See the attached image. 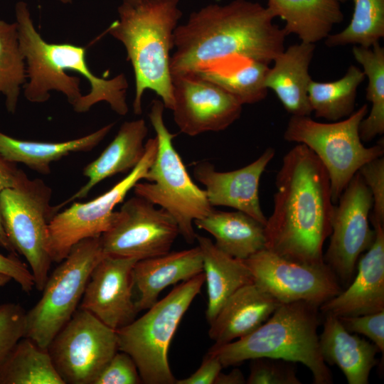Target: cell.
<instances>
[{
	"mask_svg": "<svg viewBox=\"0 0 384 384\" xmlns=\"http://www.w3.org/2000/svg\"><path fill=\"white\" fill-rule=\"evenodd\" d=\"M174 119L190 137L227 129L242 112V105L225 90L195 73L171 75Z\"/></svg>",
	"mask_w": 384,
	"mask_h": 384,
	"instance_id": "obj_16",
	"label": "cell"
},
{
	"mask_svg": "<svg viewBox=\"0 0 384 384\" xmlns=\"http://www.w3.org/2000/svg\"><path fill=\"white\" fill-rule=\"evenodd\" d=\"M12 279L9 276L5 274L0 273V288L6 285Z\"/></svg>",
	"mask_w": 384,
	"mask_h": 384,
	"instance_id": "obj_44",
	"label": "cell"
},
{
	"mask_svg": "<svg viewBox=\"0 0 384 384\" xmlns=\"http://www.w3.org/2000/svg\"><path fill=\"white\" fill-rule=\"evenodd\" d=\"M0 273L9 276L25 292H30L35 287L33 274L26 264L16 255H5L0 252Z\"/></svg>",
	"mask_w": 384,
	"mask_h": 384,
	"instance_id": "obj_40",
	"label": "cell"
},
{
	"mask_svg": "<svg viewBox=\"0 0 384 384\" xmlns=\"http://www.w3.org/2000/svg\"><path fill=\"white\" fill-rule=\"evenodd\" d=\"M325 315L319 336L324 361L338 366L348 384H368L370 373L378 363L375 356L380 350L373 343L348 332L338 316Z\"/></svg>",
	"mask_w": 384,
	"mask_h": 384,
	"instance_id": "obj_24",
	"label": "cell"
},
{
	"mask_svg": "<svg viewBox=\"0 0 384 384\" xmlns=\"http://www.w3.org/2000/svg\"><path fill=\"white\" fill-rule=\"evenodd\" d=\"M363 71L351 65L340 79L331 82L311 80L308 98L315 116L330 122L345 119L354 112L357 90L365 79Z\"/></svg>",
	"mask_w": 384,
	"mask_h": 384,
	"instance_id": "obj_31",
	"label": "cell"
},
{
	"mask_svg": "<svg viewBox=\"0 0 384 384\" xmlns=\"http://www.w3.org/2000/svg\"><path fill=\"white\" fill-rule=\"evenodd\" d=\"M139 0H122V3H126V4H134V3H136L137 1H139Z\"/></svg>",
	"mask_w": 384,
	"mask_h": 384,
	"instance_id": "obj_45",
	"label": "cell"
},
{
	"mask_svg": "<svg viewBox=\"0 0 384 384\" xmlns=\"http://www.w3.org/2000/svg\"><path fill=\"white\" fill-rule=\"evenodd\" d=\"M58 1L61 2L64 4H71L73 0H58Z\"/></svg>",
	"mask_w": 384,
	"mask_h": 384,
	"instance_id": "obj_46",
	"label": "cell"
},
{
	"mask_svg": "<svg viewBox=\"0 0 384 384\" xmlns=\"http://www.w3.org/2000/svg\"><path fill=\"white\" fill-rule=\"evenodd\" d=\"M373 197L370 222L384 225V158L380 156L363 165L358 171Z\"/></svg>",
	"mask_w": 384,
	"mask_h": 384,
	"instance_id": "obj_37",
	"label": "cell"
},
{
	"mask_svg": "<svg viewBox=\"0 0 384 384\" xmlns=\"http://www.w3.org/2000/svg\"><path fill=\"white\" fill-rule=\"evenodd\" d=\"M204 282L203 272L181 282L140 318L116 331L118 350L132 358L142 383H176L168 361L170 343Z\"/></svg>",
	"mask_w": 384,
	"mask_h": 384,
	"instance_id": "obj_7",
	"label": "cell"
},
{
	"mask_svg": "<svg viewBox=\"0 0 384 384\" xmlns=\"http://www.w3.org/2000/svg\"><path fill=\"white\" fill-rule=\"evenodd\" d=\"M147 134L144 119L124 122L101 154L84 168L83 175L87 178L86 183L66 201L58 204L60 209L72 201L85 198L104 179L119 173L130 172L145 153L144 139Z\"/></svg>",
	"mask_w": 384,
	"mask_h": 384,
	"instance_id": "obj_23",
	"label": "cell"
},
{
	"mask_svg": "<svg viewBox=\"0 0 384 384\" xmlns=\"http://www.w3.org/2000/svg\"><path fill=\"white\" fill-rule=\"evenodd\" d=\"M248 384H301L294 362L274 358L252 359Z\"/></svg>",
	"mask_w": 384,
	"mask_h": 384,
	"instance_id": "obj_35",
	"label": "cell"
},
{
	"mask_svg": "<svg viewBox=\"0 0 384 384\" xmlns=\"http://www.w3.org/2000/svg\"><path fill=\"white\" fill-rule=\"evenodd\" d=\"M26 311L16 303L0 305V363L16 342L24 337Z\"/></svg>",
	"mask_w": 384,
	"mask_h": 384,
	"instance_id": "obj_36",
	"label": "cell"
},
{
	"mask_svg": "<svg viewBox=\"0 0 384 384\" xmlns=\"http://www.w3.org/2000/svg\"><path fill=\"white\" fill-rule=\"evenodd\" d=\"M368 113L365 104L348 117L330 123L292 116L284 132L286 141L306 146L321 161L329 178L334 204L363 165L383 156V140L366 147L361 139L360 124Z\"/></svg>",
	"mask_w": 384,
	"mask_h": 384,
	"instance_id": "obj_8",
	"label": "cell"
},
{
	"mask_svg": "<svg viewBox=\"0 0 384 384\" xmlns=\"http://www.w3.org/2000/svg\"><path fill=\"white\" fill-rule=\"evenodd\" d=\"M223 366L218 358L208 352L200 367L193 374L186 378L176 380L175 384H214Z\"/></svg>",
	"mask_w": 384,
	"mask_h": 384,
	"instance_id": "obj_42",
	"label": "cell"
},
{
	"mask_svg": "<svg viewBox=\"0 0 384 384\" xmlns=\"http://www.w3.org/2000/svg\"><path fill=\"white\" fill-rule=\"evenodd\" d=\"M179 0H139L122 3L119 19L107 32L119 41L127 51L135 78L133 110L142 112V99L146 90L154 91L165 108L174 106L171 51L174 48V31L182 16Z\"/></svg>",
	"mask_w": 384,
	"mask_h": 384,
	"instance_id": "obj_4",
	"label": "cell"
},
{
	"mask_svg": "<svg viewBox=\"0 0 384 384\" xmlns=\"http://www.w3.org/2000/svg\"><path fill=\"white\" fill-rule=\"evenodd\" d=\"M274 18L267 7L247 0L209 4L191 13L174 31L171 75L197 73L230 55L268 65L284 49L287 36Z\"/></svg>",
	"mask_w": 384,
	"mask_h": 384,
	"instance_id": "obj_2",
	"label": "cell"
},
{
	"mask_svg": "<svg viewBox=\"0 0 384 384\" xmlns=\"http://www.w3.org/2000/svg\"><path fill=\"white\" fill-rule=\"evenodd\" d=\"M15 15L26 66L23 94L29 102H45L51 91H57L78 113L86 112L100 102H107L119 115L128 112V83L123 73L112 79L100 78L87 65L85 47L46 41L36 31L26 2L16 3Z\"/></svg>",
	"mask_w": 384,
	"mask_h": 384,
	"instance_id": "obj_3",
	"label": "cell"
},
{
	"mask_svg": "<svg viewBox=\"0 0 384 384\" xmlns=\"http://www.w3.org/2000/svg\"><path fill=\"white\" fill-rule=\"evenodd\" d=\"M100 237L81 240L48 276L38 302L26 312L24 337L46 348L81 302L90 274L104 257Z\"/></svg>",
	"mask_w": 384,
	"mask_h": 384,
	"instance_id": "obj_10",
	"label": "cell"
},
{
	"mask_svg": "<svg viewBox=\"0 0 384 384\" xmlns=\"http://www.w3.org/2000/svg\"><path fill=\"white\" fill-rule=\"evenodd\" d=\"M142 379L132 358L117 351L95 380L93 384H139Z\"/></svg>",
	"mask_w": 384,
	"mask_h": 384,
	"instance_id": "obj_38",
	"label": "cell"
},
{
	"mask_svg": "<svg viewBox=\"0 0 384 384\" xmlns=\"http://www.w3.org/2000/svg\"><path fill=\"white\" fill-rule=\"evenodd\" d=\"M372 208L371 193L358 171L334 204L330 242L324 254V262L345 285L351 282L359 257L375 240L370 228Z\"/></svg>",
	"mask_w": 384,
	"mask_h": 384,
	"instance_id": "obj_14",
	"label": "cell"
},
{
	"mask_svg": "<svg viewBox=\"0 0 384 384\" xmlns=\"http://www.w3.org/2000/svg\"><path fill=\"white\" fill-rule=\"evenodd\" d=\"M157 147L156 138L149 139L140 162L111 189L87 203H73L55 214L48 226L53 262H60L75 245L87 238H99L110 229L115 206L123 201L137 183L144 180L154 160Z\"/></svg>",
	"mask_w": 384,
	"mask_h": 384,
	"instance_id": "obj_11",
	"label": "cell"
},
{
	"mask_svg": "<svg viewBox=\"0 0 384 384\" xmlns=\"http://www.w3.org/2000/svg\"><path fill=\"white\" fill-rule=\"evenodd\" d=\"M314 49V44L304 42L289 46L273 60L274 65L266 75V88L275 93L292 116H310L312 112L308 88Z\"/></svg>",
	"mask_w": 384,
	"mask_h": 384,
	"instance_id": "obj_22",
	"label": "cell"
},
{
	"mask_svg": "<svg viewBox=\"0 0 384 384\" xmlns=\"http://www.w3.org/2000/svg\"><path fill=\"white\" fill-rule=\"evenodd\" d=\"M194 224L209 233L215 245L235 258L245 260L265 249V225L242 211L213 208Z\"/></svg>",
	"mask_w": 384,
	"mask_h": 384,
	"instance_id": "obj_28",
	"label": "cell"
},
{
	"mask_svg": "<svg viewBox=\"0 0 384 384\" xmlns=\"http://www.w3.org/2000/svg\"><path fill=\"white\" fill-rule=\"evenodd\" d=\"M246 380L242 373L238 368L233 369L229 373H220L214 384H244Z\"/></svg>",
	"mask_w": 384,
	"mask_h": 384,
	"instance_id": "obj_43",
	"label": "cell"
},
{
	"mask_svg": "<svg viewBox=\"0 0 384 384\" xmlns=\"http://www.w3.org/2000/svg\"><path fill=\"white\" fill-rule=\"evenodd\" d=\"M138 260L105 255L94 267L79 308L117 331L135 319L132 270Z\"/></svg>",
	"mask_w": 384,
	"mask_h": 384,
	"instance_id": "obj_17",
	"label": "cell"
},
{
	"mask_svg": "<svg viewBox=\"0 0 384 384\" xmlns=\"http://www.w3.org/2000/svg\"><path fill=\"white\" fill-rule=\"evenodd\" d=\"M319 309L304 301L280 304L256 330L236 341L213 345L208 352L223 368L262 357L299 362L310 370L314 384H331L332 374L321 355L317 334Z\"/></svg>",
	"mask_w": 384,
	"mask_h": 384,
	"instance_id": "obj_5",
	"label": "cell"
},
{
	"mask_svg": "<svg viewBox=\"0 0 384 384\" xmlns=\"http://www.w3.org/2000/svg\"><path fill=\"white\" fill-rule=\"evenodd\" d=\"M273 210L265 225V249L289 260L324 264L334 204L327 171L315 154L297 144L283 156Z\"/></svg>",
	"mask_w": 384,
	"mask_h": 384,
	"instance_id": "obj_1",
	"label": "cell"
},
{
	"mask_svg": "<svg viewBox=\"0 0 384 384\" xmlns=\"http://www.w3.org/2000/svg\"><path fill=\"white\" fill-rule=\"evenodd\" d=\"M203 271L202 254L198 246L137 260L132 270L134 286L139 292L135 302L137 311L154 305L168 286L187 281Z\"/></svg>",
	"mask_w": 384,
	"mask_h": 384,
	"instance_id": "obj_21",
	"label": "cell"
},
{
	"mask_svg": "<svg viewBox=\"0 0 384 384\" xmlns=\"http://www.w3.org/2000/svg\"><path fill=\"white\" fill-rule=\"evenodd\" d=\"M267 8L285 21L287 36L295 34L301 42L312 44L326 39L343 20L338 0H267Z\"/></svg>",
	"mask_w": 384,
	"mask_h": 384,
	"instance_id": "obj_27",
	"label": "cell"
},
{
	"mask_svg": "<svg viewBox=\"0 0 384 384\" xmlns=\"http://www.w3.org/2000/svg\"><path fill=\"white\" fill-rule=\"evenodd\" d=\"M340 3H345L348 0H338Z\"/></svg>",
	"mask_w": 384,
	"mask_h": 384,
	"instance_id": "obj_47",
	"label": "cell"
},
{
	"mask_svg": "<svg viewBox=\"0 0 384 384\" xmlns=\"http://www.w3.org/2000/svg\"><path fill=\"white\" fill-rule=\"evenodd\" d=\"M349 24L341 31L329 34L326 45L335 47L353 44L370 48L384 36V0H353Z\"/></svg>",
	"mask_w": 384,
	"mask_h": 384,
	"instance_id": "obj_34",
	"label": "cell"
},
{
	"mask_svg": "<svg viewBox=\"0 0 384 384\" xmlns=\"http://www.w3.org/2000/svg\"><path fill=\"white\" fill-rule=\"evenodd\" d=\"M178 234L176 222L166 210L135 196L115 211L100 240L105 255L140 260L170 252Z\"/></svg>",
	"mask_w": 384,
	"mask_h": 384,
	"instance_id": "obj_13",
	"label": "cell"
},
{
	"mask_svg": "<svg viewBox=\"0 0 384 384\" xmlns=\"http://www.w3.org/2000/svg\"><path fill=\"white\" fill-rule=\"evenodd\" d=\"M26 175L16 164L6 160L0 155V194L6 188L17 186ZM0 247L11 254L17 255L6 235L1 216Z\"/></svg>",
	"mask_w": 384,
	"mask_h": 384,
	"instance_id": "obj_41",
	"label": "cell"
},
{
	"mask_svg": "<svg viewBox=\"0 0 384 384\" xmlns=\"http://www.w3.org/2000/svg\"><path fill=\"white\" fill-rule=\"evenodd\" d=\"M163 102L154 100L149 118L157 139L156 156L144 178L133 188L135 196L166 210L177 223L179 234L188 243L196 240L193 224L208 215L213 207L205 190L191 179L173 144L176 134L164 121Z\"/></svg>",
	"mask_w": 384,
	"mask_h": 384,
	"instance_id": "obj_6",
	"label": "cell"
},
{
	"mask_svg": "<svg viewBox=\"0 0 384 384\" xmlns=\"http://www.w3.org/2000/svg\"><path fill=\"white\" fill-rule=\"evenodd\" d=\"M352 53L368 80L366 98L371 108L359 127L361 139L368 142L384 133V48L378 42L370 48L354 46Z\"/></svg>",
	"mask_w": 384,
	"mask_h": 384,
	"instance_id": "obj_32",
	"label": "cell"
},
{
	"mask_svg": "<svg viewBox=\"0 0 384 384\" xmlns=\"http://www.w3.org/2000/svg\"><path fill=\"white\" fill-rule=\"evenodd\" d=\"M114 123L78 139L60 142L22 140L0 132V155L13 163H21L43 175L50 173V165L72 153L90 151L110 133Z\"/></svg>",
	"mask_w": 384,
	"mask_h": 384,
	"instance_id": "obj_26",
	"label": "cell"
},
{
	"mask_svg": "<svg viewBox=\"0 0 384 384\" xmlns=\"http://www.w3.org/2000/svg\"><path fill=\"white\" fill-rule=\"evenodd\" d=\"M280 302L255 282L236 290L210 324L209 337L220 346L252 333L264 324Z\"/></svg>",
	"mask_w": 384,
	"mask_h": 384,
	"instance_id": "obj_20",
	"label": "cell"
},
{
	"mask_svg": "<svg viewBox=\"0 0 384 384\" xmlns=\"http://www.w3.org/2000/svg\"><path fill=\"white\" fill-rule=\"evenodd\" d=\"M47 350L65 384H93L118 351L117 333L79 308Z\"/></svg>",
	"mask_w": 384,
	"mask_h": 384,
	"instance_id": "obj_12",
	"label": "cell"
},
{
	"mask_svg": "<svg viewBox=\"0 0 384 384\" xmlns=\"http://www.w3.org/2000/svg\"><path fill=\"white\" fill-rule=\"evenodd\" d=\"M27 81L26 66L19 46L16 23L0 18V94L9 112L16 110L21 88Z\"/></svg>",
	"mask_w": 384,
	"mask_h": 384,
	"instance_id": "obj_33",
	"label": "cell"
},
{
	"mask_svg": "<svg viewBox=\"0 0 384 384\" xmlns=\"http://www.w3.org/2000/svg\"><path fill=\"white\" fill-rule=\"evenodd\" d=\"M51 188L41 178L27 175L15 187L0 194V216L6 235L16 251L27 261L35 287L42 291L52 263L49 223L60 211L50 204Z\"/></svg>",
	"mask_w": 384,
	"mask_h": 384,
	"instance_id": "obj_9",
	"label": "cell"
},
{
	"mask_svg": "<svg viewBox=\"0 0 384 384\" xmlns=\"http://www.w3.org/2000/svg\"><path fill=\"white\" fill-rule=\"evenodd\" d=\"M196 240L202 254L208 293L206 318L210 324L229 297L254 279L243 260L226 254L208 238L196 235Z\"/></svg>",
	"mask_w": 384,
	"mask_h": 384,
	"instance_id": "obj_25",
	"label": "cell"
},
{
	"mask_svg": "<svg viewBox=\"0 0 384 384\" xmlns=\"http://www.w3.org/2000/svg\"><path fill=\"white\" fill-rule=\"evenodd\" d=\"M267 64L242 55H230L216 60L197 73L233 95L242 105L263 100Z\"/></svg>",
	"mask_w": 384,
	"mask_h": 384,
	"instance_id": "obj_29",
	"label": "cell"
},
{
	"mask_svg": "<svg viewBox=\"0 0 384 384\" xmlns=\"http://www.w3.org/2000/svg\"><path fill=\"white\" fill-rule=\"evenodd\" d=\"M274 155V149L268 147L252 163L230 171H218L211 163L201 161L195 165L193 175L205 186L208 200L213 207L233 208L265 225L267 218L260 206L259 184Z\"/></svg>",
	"mask_w": 384,
	"mask_h": 384,
	"instance_id": "obj_18",
	"label": "cell"
},
{
	"mask_svg": "<svg viewBox=\"0 0 384 384\" xmlns=\"http://www.w3.org/2000/svg\"><path fill=\"white\" fill-rule=\"evenodd\" d=\"M373 227L375 240L360 258L356 277L346 290L319 306L324 314L354 316L384 310V225Z\"/></svg>",
	"mask_w": 384,
	"mask_h": 384,
	"instance_id": "obj_19",
	"label": "cell"
},
{
	"mask_svg": "<svg viewBox=\"0 0 384 384\" xmlns=\"http://www.w3.org/2000/svg\"><path fill=\"white\" fill-rule=\"evenodd\" d=\"M253 276L281 304L304 301L318 306L340 293L339 281L326 264L289 260L267 249L243 260Z\"/></svg>",
	"mask_w": 384,
	"mask_h": 384,
	"instance_id": "obj_15",
	"label": "cell"
},
{
	"mask_svg": "<svg viewBox=\"0 0 384 384\" xmlns=\"http://www.w3.org/2000/svg\"><path fill=\"white\" fill-rule=\"evenodd\" d=\"M0 384H65L46 348L22 337L0 363Z\"/></svg>",
	"mask_w": 384,
	"mask_h": 384,
	"instance_id": "obj_30",
	"label": "cell"
},
{
	"mask_svg": "<svg viewBox=\"0 0 384 384\" xmlns=\"http://www.w3.org/2000/svg\"><path fill=\"white\" fill-rule=\"evenodd\" d=\"M341 323L350 333L366 336L384 352V310L373 314L354 316H339Z\"/></svg>",
	"mask_w": 384,
	"mask_h": 384,
	"instance_id": "obj_39",
	"label": "cell"
}]
</instances>
